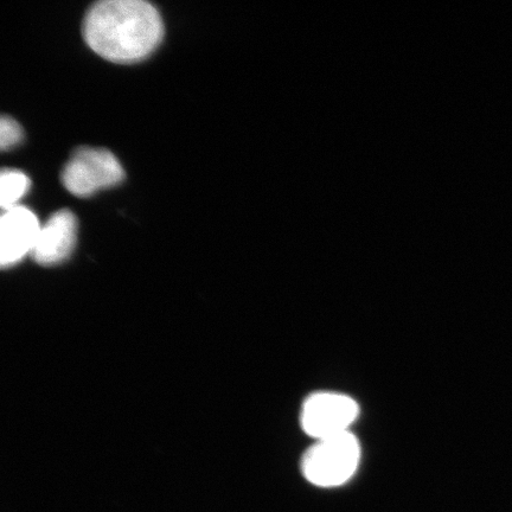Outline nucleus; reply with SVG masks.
<instances>
[{
	"mask_svg": "<svg viewBox=\"0 0 512 512\" xmlns=\"http://www.w3.org/2000/svg\"><path fill=\"white\" fill-rule=\"evenodd\" d=\"M88 47L105 60L119 64L143 61L163 41L158 10L144 0H102L83 21Z\"/></svg>",
	"mask_w": 512,
	"mask_h": 512,
	"instance_id": "f257e3e1",
	"label": "nucleus"
},
{
	"mask_svg": "<svg viewBox=\"0 0 512 512\" xmlns=\"http://www.w3.org/2000/svg\"><path fill=\"white\" fill-rule=\"evenodd\" d=\"M360 441L351 432L315 440L307 448L300 469L307 482L330 489L354 477L361 460Z\"/></svg>",
	"mask_w": 512,
	"mask_h": 512,
	"instance_id": "f03ea898",
	"label": "nucleus"
},
{
	"mask_svg": "<svg viewBox=\"0 0 512 512\" xmlns=\"http://www.w3.org/2000/svg\"><path fill=\"white\" fill-rule=\"evenodd\" d=\"M125 171L117 157L106 149L80 147L62 171L64 188L78 197H89L101 189L123 182Z\"/></svg>",
	"mask_w": 512,
	"mask_h": 512,
	"instance_id": "7ed1b4c3",
	"label": "nucleus"
},
{
	"mask_svg": "<svg viewBox=\"0 0 512 512\" xmlns=\"http://www.w3.org/2000/svg\"><path fill=\"white\" fill-rule=\"evenodd\" d=\"M360 415V406L349 395L318 392L307 396L300 409V427L313 440L350 431Z\"/></svg>",
	"mask_w": 512,
	"mask_h": 512,
	"instance_id": "20e7f679",
	"label": "nucleus"
},
{
	"mask_svg": "<svg viewBox=\"0 0 512 512\" xmlns=\"http://www.w3.org/2000/svg\"><path fill=\"white\" fill-rule=\"evenodd\" d=\"M41 224L28 208L17 206L3 211L0 220V264L11 267L34 251Z\"/></svg>",
	"mask_w": 512,
	"mask_h": 512,
	"instance_id": "39448f33",
	"label": "nucleus"
},
{
	"mask_svg": "<svg viewBox=\"0 0 512 512\" xmlns=\"http://www.w3.org/2000/svg\"><path fill=\"white\" fill-rule=\"evenodd\" d=\"M78 238V219L68 209L56 211L41 227L32 258L42 266L62 264L72 255Z\"/></svg>",
	"mask_w": 512,
	"mask_h": 512,
	"instance_id": "423d86ee",
	"label": "nucleus"
},
{
	"mask_svg": "<svg viewBox=\"0 0 512 512\" xmlns=\"http://www.w3.org/2000/svg\"><path fill=\"white\" fill-rule=\"evenodd\" d=\"M29 188L30 179L22 171L3 170L0 176V206L3 211L17 207Z\"/></svg>",
	"mask_w": 512,
	"mask_h": 512,
	"instance_id": "0eeeda50",
	"label": "nucleus"
},
{
	"mask_svg": "<svg viewBox=\"0 0 512 512\" xmlns=\"http://www.w3.org/2000/svg\"><path fill=\"white\" fill-rule=\"evenodd\" d=\"M24 132L16 120L3 115L0 120V147L3 151L14 149L22 143Z\"/></svg>",
	"mask_w": 512,
	"mask_h": 512,
	"instance_id": "6e6552de",
	"label": "nucleus"
}]
</instances>
